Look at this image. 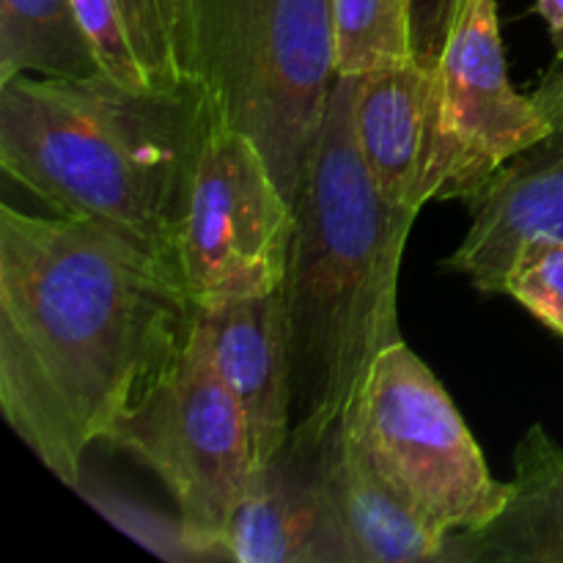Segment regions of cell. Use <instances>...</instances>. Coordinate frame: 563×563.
I'll return each mask as SVG.
<instances>
[{
  "mask_svg": "<svg viewBox=\"0 0 563 563\" xmlns=\"http://www.w3.org/2000/svg\"><path fill=\"white\" fill-rule=\"evenodd\" d=\"M170 258L69 214L0 207V410L66 487L190 341Z\"/></svg>",
  "mask_w": 563,
  "mask_h": 563,
  "instance_id": "6da1fadb",
  "label": "cell"
},
{
  "mask_svg": "<svg viewBox=\"0 0 563 563\" xmlns=\"http://www.w3.org/2000/svg\"><path fill=\"white\" fill-rule=\"evenodd\" d=\"M357 75H339L300 192L284 280L295 423L346 416L374 361L401 341L399 273L418 212L374 185L355 135Z\"/></svg>",
  "mask_w": 563,
  "mask_h": 563,
  "instance_id": "7a4b0ae2",
  "label": "cell"
},
{
  "mask_svg": "<svg viewBox=\"0 0 563 563\" xmlns=\"http://www.w3.org/2000/svg\"><path fill=\"white\" fill-rule=\"evenodd\" d=\"M214 121L209 91H132L104 71L20 75L0 86V168L55 214L93 220L174 262Z\"/></svg>",
  "mask_w": 563,
  "mask_h": 563,
  "instance_id": "3957f363",
  "label": "cell"
},
{
  "mask_svg": "<svg viewBox=\"0 0 563 563\" xmlns=\"http://www.w3.org/2000/svg\"><path fill=\"white\" fill-rule=\"evenodd\" d=\"M209 93L295 203L339 77L333 0H198Z\"/></svg>",
  "mask_w": 563,
  "mask_h": 563,
  "instance_id": "277c9868",
  "label": "cell"
},
{
  "mask_svg": "<svg viewBox=\"0 0 563 563\" xmlns=\"http://www.w3.org/2000/svg\"><path fill=\"white\" fill-rule=\"evenodd\" d=\"M102 443L135 456L165 484L198 561H223V537L256 467L245 412L196 324L181 355L143 388Z\"/></svg>",
  "mask_w": 563,
  "mask_h": 563,
  "instance_id": "5b68a950",
  "label": "cell"
},
{
  "mask_svg": "<svg viewBox=\"0 0 563 563\" xmlns=\"http://www.w3.org/2000/svg\"><path fill=\"white\" fill-rule=\"evenodd\" d=\"M346 427L379 473L443 533L487 526L509 498L432 368L396 341L374 361Z\"/></svg>",
  "mask_w": 563,
  "mask_h": 563,
  "instance_id": "8992f818",
  "label": "cell"
},
{
  "mask_svg": "<svg viewBox=\"0 0 563 563\" xmlns=\"http://www.w3.org/2000/svg\"><path fill=\"white\" fill-rule=\"evenodd\" d=\"M295 225L258 143L214 121L174 231V264L196 308L284 289Z\"/></svg>",
  "mask_w": 563,
  "mask_h": 563,
  "instance_id": "52a82bcc",
  "label": "cell"
},
{
  "mask_svg": "<svg viewBox=\"0 0 563 563\" xmlns=\"http://www.w3.org/2000/svg\"><path fill=\"white\" fill-rule=\"evenodd\" d=\"M553 132L511 86L498 0H471L434 66V201H471L509 159Z\"/></svg>",
  "mask_w": 563,
  "mask_h": 563,
  "instance_id": "ba28073f",
  "label": "cell"
},
{
  "mask_svg": "<svg viewBox=\"0 0 563 563\" xmlns=\"http://www.w3.org/2000/svg\"><path fill=\"white\" fill-rule=\"evenodd\" d=\"M333 427L295 423L278 454L253 473L251 489L223 537V561L350 563L324 478Z\"/></svg>",
  "mask_w": 563,
  "mask_h": 563,
  "instance_id": "9c48e42d",
  "label": "cell"
},
{
  "mask_svg": "<svg viewBox=\"0 0 563 563\" xmlns=\"http://www.w3.org/2000/svg\"><path fill=\"white\" fill-rule=\"evenodd\" d=\"M196 330L207 344L220 379L245 412L253 467L258 471L278 454L295 427L284 291L198 306Z\"/></svg>",
  "mask_w": 563,
  "mask_h": 563,
  "instance_id": "30bf717a",
  "label": "cell"
},
{
  "mask_svg": "<svg viewBox=\"0 0 563 563\" xmlns=\"http://www.w3.org/2000/svg\"><path fill=\"white\" fill-rule=\"evenodd\" d=\"M471 225L443 269L482 295H504L517 253L531 240L563 242V121L504 165L467 201Z\"/></svg>",
  "mask_w": 563,
  "mask_h": 563,
  "instance_id": "8fae6325",
  "label": "cell"
},
{
  "mask_svg": "<svg viewBox=\"0 0 563 563\" xmlns=\"http://www.w3.org/2000/svg\"><path fill=\"white\" fill-rule=\"evenodd\" d=\"M99 71L132 91H209L198 0H71Z\"/></svg>",
  "mask_w": 563,
  "mask_h": 563,
  "instance_id": "7c38bea8",
  "label": "cell"
},
{
  "mask_svg": "<svg viewBox=\"0 0 563 563\" xmlns=\"http://www.w3.org/2000/svg\"><path fill=\"white\" fill-rule=\"evenodd\" d=\"M355 135L383 198L421 214L434 201V69L410 58L357 75Z\"/></svg>",
  "mask_w": 563,
  "mask_h": 563,
  "instance_id": "4fadbf2b",
  "label": "cell"
},
{
  "mask_svg": "<svg viewBox=\"0 0 563 563\" xmlns=\"http://www.w3.org/2000/svg\"><path fill=\"white\" fill-rule=\"evenodd\" d=\"M324 478L350 563H438L449 533L432 526L374 467L346 418L330 429Z\"/></svg>",
  "mask_w": 563,
  "mask_h": 563,
  "instance_id": "5bb4252c",
  "label": "cell"
},
{
  "mask_svg": "<svg viewBox=\"0 0 563 563\" xmlns=\"http://www.w3.org/2000/svg\"><path fill=\"white\" fill-rule=\"evenodd\" d=\"M438 563H563V449L542 423L517 443L504 509L476 531L451 533Z\"/></svg>",
  "mask_w": 563,
  "mask_h": 563,
  "instance_id": "9a60e30c",
  "label": "cell"
},
{
  "mask_svg": "<svg viewBox=\"0 0 563 563\" xmlns=\"http://www.w3.org/2000/svg\"><path fill=\"white\" fill-rule=\"evenodd\" d=\"M97 71L71 0H0V86L20 75L77 80Z\"/></svg>",
  "mask_w": 563,
  "mask_h": 563,
  "instance_id": "2e32d148",
  "label": "cell"
},
{
  "mask_svg": "<svg viewBox=\"0 0 563 563\" xmlns=\"http://www.w3.org/2000/svg\"><path fill=\"white\" fill-rule=\"evenodd\" d=\"M339 75L412 58L410 0H333Z\"/></svg>",
  "mask_w": 563,
  "mask_h": 563,
  "instance_id": "e0dca14e",
  "label": "cell"
},
{
  "mask_svg": "<svg viewBox=\"0 0 563 563\" xmlns=\"http://www.w3.org/2000/svg\"><path fill=\"white\" fill-rule=\"evenodd\" d=\"M504 295L563 339V242H526L506 275Z\"/></svg>",
  "mask_w": 563,
  "mask_h": 563,
  "instance_id": "ac0fdd59",
  "label": "cell"
},
{
  "mask_svg": "<svg viewBox=\"0 0 563 563\" xmlns=\"http://www.w3.org/2000/svg\"><path fill=\"white\" fill-rule=\"evenodd\" d=\"M77 493H86V500H91L104 517H110V522L121 528L124 533H130L132 539L143 544L146 550L157 553L159 559L170 561H198L196 553L187 544L185 533H181L179 520L165 522L163 517L152 515V511L141 509V506L130 504V500H121L115 495H102L93 493V489L77 487Z\"/></svg>",
  "mask_w": 563,
  "mask_h": 563,
  "instance_id": "d6986e66",
  "label": "cell"
},
{
  "mask_svg": "<svg viewBox=\"0 0 563 563\" xmlns=\"http://www.w3.org/2000/svg\"><path fill=\"white\" fill-rule=\"evenodd\" d=\"M471 0H410L412 58L427 69L440 64L445 44Z\"/></svg>",
  "mask_w": 563,
  "mask_h": 563,
  "instance_id": "ffe728a7",
  "label": "cell"
},
{
  "mask_svg": "<svg viewBox=\"0 0 563 563\" xmlns=\"http://www.w3.org/2000/svg\"><path fill=\"white\" fill-rule=\"evenodd\" d=\"M533 99L544 110L550 121H563V66H553L533 91Z\"/></svg>",
  "mask_w": 563,
  "mask_h": 563,
  "instance_id": "44dd1931",
  "label": "cell"
},
{
  "mask_svg": "<svg viewBox=\"0 0 563 563\" xmlns=\"http://www.w3.org/2000/svg\"><path fill=\"white\" fill-rule=\"evenodd\" d=\"M533 14H539L548 25L550 44L555 53V66H563V0H537Z\"/></svg>",
  "mask_w": 563,
  "mask_h": 563,
  "instance_id": "7402d4cb",
  "label": "cell"
}]
</instances>
